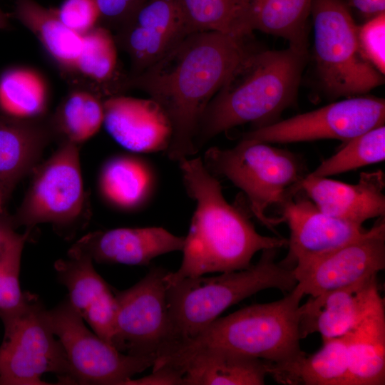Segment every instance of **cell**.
Returning a JSON list of instances; mask_svg holds the SVG:
<instances>
[{
	"label": "cell",
	"instance_id": "f546056e",
	"mask_svg": "<svg viewBox=\"0 0 385 385\" xmlns=\"http://www.w3.org/2000/svg\"><path fill=\"white\" fill-rule=\"evenodd\" d=\"M192 32L250 36L249 0H180Z\"/></svg>",
	"mask_w": 385,
	"mask_h": 385
},
{
	"label": "cell",
	"instance_id": "836d02e7",
	"mask_svg": "<svg viewBox=\"0 0 385 385\" xmlns=\"http://www.w3.org/2000/svg\"><path fill=\"white\" fill-rule=\"evenodd\" d=\"M357 39L364 57L380 73H385V12L357 27Z\"/></svg>",
	"mask_w": 385,
	"mask_h": 385
},
{
	"label": "cell",
	"instance_id": "f35d334b",
	"mask_svg": "<svg viewBox=\"0 0 385 385\" xmlns=\"http://www.w3.org/2000/svg\"><path fill=\"white\" fill-rule=\"evenodd\" d=\"M348 4L367 19L385 12V0H350Z\"/></svg>",
	"mask_w": 385,
	"mask_h": 385
},
{
	"label": "cell",
	"instance_id": "5bb4252c",
	"mask_svg": "<svg viewBox=\"0 0 385 385\" xmlns=\"http://www.w3.org/2000/svg\"><path fill=\"white\" fill-rule=\"evenodd\" d=\"M192 32L180 0H144L117 31L118 47L130 61L128 76L152 66Z\"/></svg>",
	"mask_w": 385,
	"mask_h": 385
},
{
	"label": "cell",
	"instance_id": "5b68a950",
	"mask_svg": "<svg viewBox=\"0 0 385 385\" xmlns=\"http://www.w3.org/2000/svg\"><path fill=\"white\" fill-rule=\"evenodd\" d=\"M277 250H263L258 262L245 270L185 278L167 285L173 329V344L168 351L194 338L227 308L260 291L292 290L297 280L292 269L276 262Z\"/></svg>",
	"mask_w": 385,
	"mask_h": 385
},
{
	"label": "cell",
	"instance_id": "44dd1931",
	"mask_svg": "<svg viewBox=\"0 0 385 385\" xmlns=\"http://www.w3.org/2000/svg\"><path fill=\"white\" fill-rule=\"evenodd\" d=\"M156 176L145 159L129 154L114 155L103 164L98 179L101 197L125 212L143 207L153 195Z\"/></svg>",
	"mask_w": 385,
	"mask_h": 385
},
{
	"label": "cell",
	"instance_id": "8992f818",
	"mask_svg": "<svg viewBox=\"0 0 385 385\" xmlns=\"http://www.w3.org/2000/svg\"><path fill=\"white\" fill-rule=\"evenodd\" d=\"M202 162L212 175L225 178L240 188L252 214L274 232L282 220L267 216L266 210L280 205L305 176L304 165L296 154L248 139L242 138L232 148H210Z\"/></svg>",
	"mask_w": 385,
	"mask_h": 385
},
{
	"label": "cell",
	"instance_id": "d6986e66",
	"mask_svg": "<svg viewBox=\"0 0 385 385\" xmlns=\"http://www.w3.org/2000/svg\"><path fill=\"white\" fill-rule=\"evenodd\" d=\"M184 242L185 237L160 227H121L89 232L71 248L98 263L148 265L156 257L182 251Z\"/></svg>",
	"mask_w": 385,
	"mask_h": 385
},
{
	"label": "cell",
	"instance_id": "603a6c76",
	"mask_svg": "<svg viewBox=\"0 0 385 385\" xmlns=\"http://www.w3.org/2000/svg\"><path fill=\"white\" fill-rule=\"evenodd\" d=\"M348 385L385 384V309L381 300L345 335Z\"/></svg>",
	"mask_w": 385,
	"mask_h": 385
},
{
	"label": "cell",
	"instance_id": "3957f363",
	"mask_svg": "<svg viewBox=\"0 0 385 385\" xmlns=\"http://www.w3.org/2000/svg\"><path fill=\"white\" fill-rule=\"evenodd\" d=\"M307 56L290 47L247 52L207 106L193 141L195 153L237 125L250 123L255 129L279 121L296 102Z\"/></svg>",
	"mask_w": 385,
	"mask_h": 385
},
{
	"label": "cell",
	"instance_id": "2e32d148",
	"mask_svg": "<svg viewBox=\"0 0 385 385\" xmlns=\"http://www.w3.org/2000/svg\"><path fill=\"white\" fill-rule=\"evenodd\" d=\"M103 125L118 144L134 153L166 151L173 133L170 122L157 102L123 94L103 100Z\"/></svg>",
	"mask_w": 385,
	"mask_h": 385
},
{
	"label": "cell",
	"instance_id": "52a82bcc",
	"mask_svg": "<svg viewBox=\"0 0 385 385\" xmlns=\"http://www.w3.org/2000/svg\"><path fill=\"white\" fill-rule=\"evenodd\" d=\"M314 61L324 93L332 98L364 95L384 83V75L364 57L357 27L344 0H312Z\"/></svg>",
	"mask_w": 385,
	"mask_h": 385
},
{
	"label": "cell",
	"instance_id": "e575fe53",
	"mask_svg": "<svg viewBox=\"0 0 385 385\" xmlns=\"http://www.w3.org/2000/svg\"><path fill=\"white\" fill-rule=\"evenodd\" d=\"M55 10L61 22L81 36L98 24L99 14L94 0H64Z\"/></svg>",
	"mask_w": 385,
	"mask_h": 385
},
{
	"label": "cell",
	"instance_id": "d590c367",
	"mask_svg": "<svg viewBox=\"0 0 385 385\" xmlns=\"http://www.w3.org/2000/svg\"><path fill=\"white\" fill-rule=\"evenodd\" d=\"M116 312L117 302L112 292L91 305L82 318L96 335L113 346Z\"/></svg>",
	"mask_w": 385,
	"mask_h": 385
},
{
	"label": "cell",
	"instance_id": "e0dca14e",
	"mask_svg": "<svg viewBox=\"0 0 385 385\" xmlns=\"http://www.w3.org/2000/svg\"><path fill=\"white\" fill-rule=\"evenodd\" d=\"M377 275L325 292L302 305L301 339L317 332L322 340L341 337L353 329L383 299Z\"/></svg>",
	"mask_w": 385,
	"mask_h": 385
},
{
	"label": "cell",
	"instance_id": "7a4b0ae2",
	"mask_svg": "<svg viewBox=\"0 0 385 385\" xmlns=\"http://www.w3.org/2000/svg\"><path fill=\"white\" fill-rule=\"evenodd\" d=\"M178 163L196 207L185 237L181 265L167 273L166 285L207 273L245 270L257 252L287 245V239L260 234L247 212L225 200L220 181L200 158H184Z\"/></svg>",
	"mask_w": 385,
	"mask_h": 385
},
{
	"label": "cell",
	"instance_id": "b9f144b4",
	"mask_svg": "<svg viewBox=\"0 0 385 385\" xmlns=\"http://www.w3.org/2000/svg\"><path fill=\"white\" fill-rule=\"evenodd\" d=\"M9 14L4 12L0 8V29L9 30L11 28Z\"/></svg>",
	"mask_w": 385,
	"mask_h": 385
},
{
	"label": "cell",
	"instance_id": "ba28073f",
	"mask_svg": "<svg viewBox=\"0 0 385 385\" xmlns=\"http://www.w3.org/2000/svg\"><path fill=\"white\" fill-rule=\"evenodd\" d=\"M4 334L0 346V384L44 385L53 373L69 382L66 352L50 324L48 309L37 295L24 292L21 303L0 309Z\"/></svg>",
	"mask_w": 385,
	"mask_h": 385
},
{
	"label": "cell",
	"instance_id": "83f0119b",
	"mask_svg": "<svg viewBox=\"0 0 385 385\" xmlns=\"http://www.w3.org/2000/svg\"><path fill=\"white\" fill-rule=\"evenodd\" d=\"M103 97L88 86L71 89L49 115L55 140L81 145L98 133L103 122Z\"/></svg>",
	"mask_w": 385,
	"mask_h": 385
},
{
	"label": "cell",
	"instance_id": "277c9868",
	"mask_svg": "<svg viewBox=\"0 0 385 385\" xmlns=\"http://www.w3.org/2000/svg\"><path fill=\"white\" fill-rule=\"evenodd\" d=\"M304 296L298 285L277 301L255 304L217 318L194 338L185 341L158 358L153 370L169 366L179 370L195 353L222 349L268 361L279 369L299 361L306 354L300 347V302ZM180 371V370H179Z\"/></svg>",
	"mask_w": 385,
	"mask_h": 385
},
{
	"label": "cell",
	"instance_id": "f1b7e54d",
	"mask_svg": "<svg viewBox=\"0 0 385 385\" xmlns=\"http://www.w3.org/2000/svg\"><path fill=\"white\" fill-rule=\"evenodd\" d=\"M48 83L38 71L14 66L0 75V112L21 119H38L48 115Z\"/></svg>",
	"mask_w": 385,
	"mask_h": 385
},
{
	"label": "cell",
	"instance_id": "d4e9b609",
	"mask_svg": "<svg viewBox=\"0 0 385 385\" xmlns=\"http://www.w3.org/2000/svg\"><path fill=\"white\" fill-rule=\"evenodd\" d=\"M117 47L111 31L103 26L97 25L82 35L71 83L88 86L104 99L122 94L125 74L119 71Z\"/></svg>",
	"mask_w": 385,
	"mask_h": 385
},
{
	"label": "cell",
	"instance_id": "4fadbf2b",
	"mask_svg": "<svg viewBox=\"0 0 385 385\" xmlns=\"http://www.w3.org/2000/svg\"><path fill=\"white\" fill-rule=\"evenodd\" d=\"M385 268L384 216L359 238L292 271L304 295L316 297L377 275Z\"/></svg>",
	"mask_w": 385,
	"mask_h": 385
},
{
	"label": "cell",
	"instance_id": "4316f807",
	"mask_svg": "<svg viewBox=\"0 0 385 385\" xmlns=\"http://www.w3.org/2000/svg\"><path fill=\"white\" fill-rule=\"evenodd\" d=\"M312 0H249V24L283 38L290 48L308 53L309 18Z\"/></svg>",
	"mask_w": 385,
	"mask_h": 385
},
{
	"label": "cell",
	"instance_id": "1f68e13d",
	"mask_svg": "<svg viewBox=\"0 0 385 385\" xmlns=\"http://www.w3.org/2000/svg\"><path fill=\"white\" fill-rule=\"evenodd\" d=\"M310 174L328 177L385 160V126L380 125L344 143Z\"/></svg>",
	"mask_w": 385,
	"mask_h": 385
},
{
	"label": "cell",
	"instance_id": "ab89813d",
	"mask_svg": "<svg viewBox=\"0 0 385 385\" xmlns=\"http://www.w3.org/2000/svg\"><path fill=\"white\" fill-rule=\"evenodd\" d=\"M11 215L5 211L0 214V255L2 253L7 242L16 232Z\"/></svg>",
	"mask_w": 385,
	"mask_h": 385
},
{
	"label": "cell",
	"instance_id": "484cf974",
	"mask_svg": "<svg viewBox=\"0 0 385 385\" xmlns=\"http://www.w3.org/2000/svg\"><path fill=\"white\" fill-rule=\"evenodd\" d=\"M322 346L311 355L269 374L279 384L296 385H348L349 364L345 335L322 340Z\"/></svg>",
	"mask_w": 385,
	"mask_h": 385
},
{
	"label": "cell",
	"instance_id": "7402d4cb",
	"mask_svg": "<svg viewBox=\"0 0 385 385\" xmlns=\"http://www.w3.org/2000/svg\"><path fill=\"white\" fill-rule=\"evenodd\" d=\"M183 385H262L267 361L222 349L200 351L180 367Z\"/></svg>",
	"mask_w": 385,
	"mask_h": 385
},
{
	"label": "cell",
	"instance_id": "60d3db41",
	"mask_svg": "<svg viewBox=\"0 0 385 385\" xmlns=\"http://www.w3.org/2000/svg\"><path fill=\"white\" fill-rule=\"evenodd\" d=\"M14 188L11 185L0 181V214L4 211V205L10 197Z\"/></svg>",
	"mask_w": 385,
	"mask_h": 385
},
{
	"label": "cell",
	"instance_id": "9a60e30c",
	"mask_svg": "<svg viewBox=\"0 0 385 385\" xmlns=\"http://www.w3.org/2000/svg\"><path fill=\"white\" fill-rule=\"evenodd\" d=\"M289 239L287 257L280 263L289 269L326 255L363 235L367 230L329 215L299 191L290 193L279 205Z\"/></svg>",
	"mask_w": 385,
	"mask_h": 385
},
{
	"label": "cell",
	"instance_id": "ffe728a7",
	"mask_svg": "<svg viewBox=\"0 0 385 385\" xmlns=\"http://www.w3.org/2000/svg\"><path fill=\"white\" fill-rule=\"evenodd\" d=\"M53 140L48 114L21 119L0 112V181L16 187L31 173Z\"/></svg>",
	"mask_w": 385,
	"mask_h": 385
},
{
	"label": "cell",
	"instance_id": "7c38bea8",
	"mask_svg": "<svg viewBox=\"0 0 385 385\" xmlns=\"http://www.w3.org/2000/svg\"><path fill=\"white\" fill-rule=\"evenodd\" d=\"M385 121V101L358 96L335 101L322 108L259 128L242 139L267 143H287L337 139L344 143Z\"/></svg>",
	"mask_w": 385,
	"mask_h": 385
},
{
	"label": "cell",
	"instance_id": "6da1fadb",
	"mask_svg": "<svg viewBox=\"0 0 385 385\" xmlns=\"http://www.w3.org/2000/svg\"><path fill=\"white\" fill-rule=\"evenodd\" d=\"M249 37L193 32L140 73L125 75L122 93L130 88L144 91L167 115L173 130L166 150L170 160L178 162L195 154L200 120L232 68L252 49Z\"/></svg>",
	"mask_w": 385,
	"mask_h": 385
},
{
	"label": "cell",
	"instance_id": "cb8c5ba5",
	"mask_svg": "<svg viewBox=\"0 0 385 385\" xmlns=\"http://www.w3.org/2000/svg\"><path fill=\"white\" fill-rule=\"evenodd\" d=\"M39 41L61 71L71 78L82 46V36L66 26L55 9L46 8L35 0H14L9 14Z\"/></svg>",
	"mask_w": 385,
	"mask_h": 385
},
{
	"label": "cell",
	"instance_id": "8fae6325",
	"mask_svg": "<svg viewBox=\"0 0 385 385\" xmlns=\"http://www.w3.org/2000/svg\"><path fill=\"white\" fill-rule=\"evenodd\" d=\"M168 272L154 267L131 287L114 292L117 312L113 346L120 352L156 360L172 345L165 279Z\"/></svg>",
	"mask_w": 385,
	"mask_h": 385
},
{
	"label": "cell",
	"instance_id": "30bf717a",
	"mask_svg": "<svg viewBox=\"0 0 385 385\" xmlns=\"http://www.w3.org/2000/svg\"><path fill=\"white\" fill-rule=\"evenodd\" d=\"M48 317L66 352L71 383L124 385L155 361L153 357L123 354L103 340L87 328L68 299L48 309Z\"/></svg>",
	"mask_w": 385,
	"mask_h": 385
},
{
	"label": "cell",
	"instance_id": "4dcf8cb0",
	"mask_svg": "<svg viewBox=\"0 0 385 385\" xmlns=\"http://www.w3.org/2000/svg\"><path fill=\"white\" fill-rule=\"evenodd\" d=\"M93 262L89 255L70 248L67 259L54 263L58 279L68 290L67 299L81 317L91 305L112 292Z\"/></svg>",
	"mask_w": 385,
	"mask_h": 385
},
{
	"label": "cell",
	"instance_id": "74e56055",
	"mask_svg": "<svg viewBox=\"0 0 385 385\" xmlns=\"http://www.w3.org/2000/svg\"><path fill=\"white\" fill-rule=\"evenodd\" d=\"M124 385H183V374L178 369L163 366L142 378H130Z\"/></svg>",
	"mask_w": 385,
	"mask_h": 385
},
{
	"label": "cell",
	"instance_id": "8d00e7d4",
	"mask_svg": "<svg viewBox=\"0 0 385 385\" xmlns=\"http://www.w3.org/2000/svg\"><path fill=\"white\" fill-rule=\"evenodd\" d=\"M99 14L98 25L117 31L134 14L144 0H94Z\"/></svg>",
	"mask_w": 385,
	"mask_h": 385
},
{
	"label": "cell",
	"instance_id": "ac0fdd59",
	"mask_svg": "<svg viewBox=\"0 0 385 385\" xmlns=\"http://www.w3.org/2000/svg\"><path fill=\"white\" fill-rule=\"evenodd\" d=\"M384 174L379 170L362 172L356 184L319 177L310 173L294 187L302 190L324 213L362 225L385 215Z\"/></svg>",
	"mask_w": 385,
	"mask_h": 385
},
{
	"label": "cell",
	"instance_id": "d6a6232c",
	"mask_svg": "<svg viewBox=\"0 0 385 385\" xmlns=\"http://www.w3.org/2000/svg\"><path fill=\"white\" fill-rule=\"evenodd\" d=\"M29 231L15 232L7 242L0 255V309L6 310L19 306L24 296L19 284V273L23 249Z\"/></svg>",
	"mask_w": 385,
	"mask_h": 385
},
{
	"label": "cell",
	"instance_id": "9c48e42d",
	"mask_svg": "<svg viewBox=\"0 0 385 385\" xmlns=\"http://www.w3.org/2000/svg\"><path fill=\"white\" fill-rule=\"evenodd\" d=\"M80 146L60 142L53 153L34 168L23 200L11 215L15 228L24 226L30 230L49 223L56 230L71 232L88 220Z\"/></svg>",
	"mask_w": 385,
	"mask_h": 385
}]
</instances>
